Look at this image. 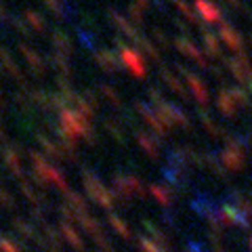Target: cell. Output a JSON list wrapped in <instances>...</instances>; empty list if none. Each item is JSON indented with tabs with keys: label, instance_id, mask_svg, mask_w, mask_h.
<instances>
[{
	"label": "cell",
	"instance_id": "cell-4",
	"mask_svg": "<svg viewBox=\"0 0 252 252\" xmlns=\"http://www.w3.org/2000/svg\"><path fill=\"white\" fill-rule=\"evenodd\" d=\"M198 9L202 11V17L208 21H219L220 19V9L215 4H210L208 0H198Z\"/></svg>",
	"mask_w": 252,
	"mask_h": 252
},
{
	"label": "cell",
	"instance_id": "cell-1",
	"mask_svg": "<svg viewBox=\"0 0 252 252\" xmlns=\"http://www.w3.org/2000/svg\"><path fill=\"white\" fill-rule=\"evenodd\" d=\"M227 65H229V69L233 72V76L238 78L240 82H246V80L250 82V80H252V67H250V61L244 57V55H242L240 59H229V61H227Z\"/></svg>",
	"mask_w": 252,
	"mask_h": 252
},
{
	"label": "cell",
	"instance_id": "cell-7",
	"mask_svg": "<svg viewBox=\"0 0 252 252\" xmlns=\"http://www.w3.org/2000/svg\"><path fill=\"white\" fill-rule=\"evenodd\" d=\"M177 46H179V49H183V53H187L189 57L198 59V61L202 63V65H206V59H204L202 55H200L198 51H195V46H193L191 42H187V40H177Z\"/></svg>",
	"mask_w": 252,
	"mask_h": 252
},
{
	"label": "cell",
	"instance_id": "cell-3",
	"mask_svg": "<svg viewBox=\"0 0 252 252\" xmlns=\"http://www.w3.org/2000/svg\"><path fill=\"white\" fill-rule=\"evenodd\" d=\"M220 38L231 46L233 51H238V53H242L244 51V42H242V38H240V34L235 32L231 26H223L220 28Z\"/></svg>",
	"mask_w": 252,
	"mask_h": 252
},
{
	"label": "cell",
	"instance_id": "cell-2",
	"mask_svg": "<svg viewBox=\"0 0 252 252\" xmlns=\"http://www.w3.org/2000/svg\"><path fill=\"white\" fill-rule=\"evenodd\" d=\"M223 160L227 162V166H229L231 170H240L244 166V152L240 149V145H229L225 149V154H223Z\"/></svg>",
	"mask_w": 252,
	"mask_h": 252
},
{
	"label": "cell",
	"instance_id": "cell-8",
	"mask_svg": "<svg viewBox=\"0 0 252 252\" xmlns=\"http://www.w3.org/2000/svg\"><path fill=\"white\" fill-rule=\"evenodd\" d=\"M204 42H206V49H208V53L210 55H215V57H219L220 55V44H219V40L212 34H204Z\"/></svg>",
	"mask_w": 252,
	"mask_h": 252
},
{
	"label": "cell",
	"instance_id": "cell-5",
	"mask_svg": "<svg viewBox=\"0 0 252 252\" xmlns=\"http://www.w3.org/2000/svg\"><path fill=\"white\" fill-rule=\"evenodd\" d=\"M124 61L128 63V65H132L130 69H132V72H137V76H143V74H145L143 61L139 59V55H137V53H135V57H132V53H130V51H126V53H124Z\"/></svg>",
	"mask_w": 252,
	"mask_h": 252
},
{
	"label": "cell",
	"instance_id": "cell-6",
	"mask_svg": "<svg viewBox=\"0 0 252 252\" xmlns=\"http://www.w3.org/2000/svg\"><path fill=\"white\" fill-rule=\"evenodd\" d=\"M187 78H189V82H191V89H193V93H195V97H198V101H208V91H206V86H204L198 78H193V76H189L187 74Z\"/></svg>",
	"mask_w": 252,
	"mask_h": 252
}]
</instances>
